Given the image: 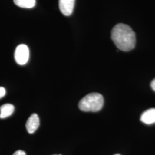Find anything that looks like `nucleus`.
Wrapping results in <instances>:
<instances>
[{"label":"nucleus","instance_id":"1","mask_svg":"<svg viewBox=\"0 0 155 155\" xmlns=\"http://www.w3.org/2000/svg\"><path fill=\"white\" fill-rule=\"evenodd\" d=\"M111 38L119 50L129 51L136 45V35L130 26L124 24H118L111 31Z\"/></svg>","mask_w":155,"mask_h":155},{"label":"nucleus","instance_id":"2","mask_svg":"<svg viewBox=\"0 0 155 155\" xmlns=\"http://www.w3.org/2000/svg\"><path fill=\"white\" fill-rule=\"evenodd\" d=\"M104 104L103 96L98 93H92L84 97L79 102V108L86 112H97L102 108Z\"/></svg>","mask_w":155,"mask_h":155},{"label":"nucleus","instance_id":"3","mask_svg":"<svg viewBox=\"0 0 155 155\" xmlns=\"http://www.w3.org/2000/svg\"><path fill=\"white\" fill-rule=\"evenodd\" d=\"M29 50L27 45H20L17 47L15 52V59L19 65L25 64L29 60Z\"/></svg>","mask_w":155,"mask_h":155},{"label":"nucleus","instance_id":"4","mask_svg":"<svg viewBox=\"0 0 155 155\" xmlns=\"http://www.w3.org/2000/svg\"><path fill=\"white\" fill-rule=\"evenodd\" d=\"M75 0H59V6L63 15L66 16H70L74 8Z\"/></svg>","mask_w":155,"mask_h":155},{"label":"nucleus","instance_id":"5","mask_svg":"<svg viewBox=\"0 0 155 155\" xmlns=\"http://www.w3.org/2000/svg\"><path fill=\"white\" fill-rule=\"evenodd\" d=\"M40 120L37 114L33 113L29 118L26 123V128L28 132L30 134L33 133L39 127Z\"/></svg>","mask_w":155,"mask_h":155},{"label":"nucleus","instance_id":"6","mask_svg":"<svg viewBox=\"0 0 155 155\" xmlns=\"http://www.w3.org/2000/svg\"><path fill=\"white\" fill-rule=\"evenodd\" d=\"M140 120L141 122L148 125L155 123V108L145 111L141 116Z\"/></svg>","mask_w":155,"mask_h":155},{"label":"nucleus","instance_id":"7","mask_svg":"<svg viewBox=\"0 0 155 155\" xmlns=\"http://www.w3.org/2000/svg\"><path fill=\"white\" fill-rule=\"evenodd\" d=\"M15 111L14 106L10 104H6L0 107V118H5L11 116Z\"/></svg>","mask_w":155,"mask_h":155},{"label":"nucleus","instance_id":"8","mask_svg":"<svg viewBox=\"0 0 155 155\" xmlns=\"http://www.w3.org/2000/svg\"><path fill=\"white\" fill-rule=\"evenodd\" d=\"M13 1L17 6L22 8L31 9L36 4V0H13Z\"/></svg>","mask_w":155,"mask_h":155},{"label":"nucleus","instance_id":"9","mask_svg":"<svg viewBox=\"0 0 155 155\" xmlns=\"http://www.w3.org/2000/svg\"><path fill=\"white\" fill-rule=\"evenodd\" d=\"M6 94V90L5 88L0 87V99L4 97Z\"/></svg>","mask_w":155,"mask_h":155},{"label":"nucleus","instance_id":"10","mask_svg":"<svg viewBox=\"0 0 155 155\" xmlns=\"http://www.w3.org/2000/svg\"><path fill=\"white\" fill-rule=\"evenodd\" d=\"M13 155H26V153L22 150H18L16 151Z\"/></svg>","mask_w":155,"mask_h":155},{"label":"nucleus","instance_id":"11","mask_svg":"<svg viewBox=\"0 0 155 155\" xmlns=\"http://www.w3.org/2000/svg\"><path fill=\"white\" fill-rule=\"evenodd\" d=\"M150 86H151L152 89H153L155 91V78L151 82Z\"/></svg>","mask_w":155,"mask_h":155},{"label":"nucleus","instance_id":"12","mask_svg":"<svg viewBox=\"0 0 155 155\" xmlns=\"http://www.w3.org/2000/svg\"><path fill=\"white\" fill-rule=\"evenodd\" d=\"M118 155V154H117V155Z\"/></svg>","mask_w":155,"mask_h":155},{"label":"nucleus","instance_id":"13","mask_svg":"<svg viewBox=\"0 0 155 155\" xmlns=\"http://www.w3.org/2000/svg\"></svg>","mask_w":155,"mask_h":155}]
</instances>
